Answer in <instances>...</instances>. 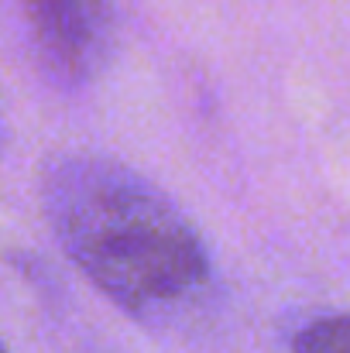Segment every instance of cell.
<instances>
[{"mask_svg": "<svg viewBox=\"0 0 350 353\" xmlns=\"http://www.w3.org/2000/svg\"><path fill=\"white\" fill-rule=\"evenodd\" d=\"M41 210L69 261L134 323L186 333L210 319V247L137 168L93 151L55 154L41 168Z\"/></svg>", "mask_w": 350, "mask_h": 353, "instance_id": "obj_1", "label": "cell"}, {"mask_svg": "<svg viewBox=\"0 0 350 353\" xmlns=\"http://www.w3.org/2000/svg\"><path fill=\"white\" fill-rule=\"evenodd\" d=\"M14 21L35 69L62 90L97 83L120 45L114 0H14Z\"/></svg>", "mask_w": 350, "mask_h": 353, "instance_id": "obj_2", "label": "cell"}, {"mask_svg": "<svg viewBox=\"0 0 350 353\" xmlns=\"http://www.w3.org/2000/svg\"><path fill=\"white\" fill-rule=\"evenodd\" d=\"M292 353H350V312L323 316L302 326L292 340Z\"/></svg>", "mask_w": 350, "mask_h": 353, "instance_id": "obj_3", "label": "cell"}, {"mask_svg": "<svg viewBox=\"0 0 350 353\" xmlns=\"http://www.w3.org/2000/svg\"><path fill=\"white\" fill-rule=\"evenodd\" d=\"M0 353H10V350H7V347H3V343H0Z\"/></svg>", "mask_w": 350, "mask_h": 353, "instance_id": "obj_4", "label": "cell"}]
</instances>
